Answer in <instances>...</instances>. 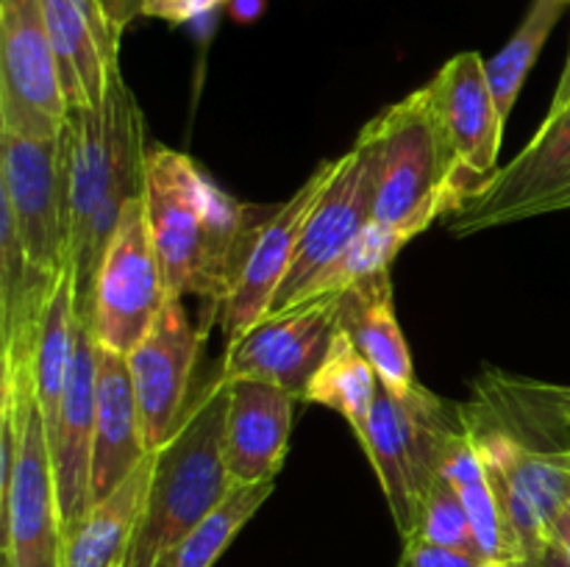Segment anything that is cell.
Segmentation results:
<instances>
[{"label":"cell","instance_id":"8d00e7d4","mask_svg":"<svg viewBox=\"0 0 570 567\" xmlns=\"http://www.w3.org/2000/svg\"><path fill=\"white\" fill-rule=\"evenodd\" d=\"M232 3L239 20H250V17L262 9V0H232Z\"/></svg>","mask_w":570,"mask_h":567},{"label":"cell","instance_id":"6da1fadb","mask_svg":"<svg viewBox=\"0 0 570 567\" xmlns=\"http://www.w3.org/2000/svg\"><path fill=\"white\" fill-rule=\"evenodd\" d=\"M145 122L137 98L117 72L100 109H70L59 137L67 215V272L76 315L89 322L95 276L122 209L142 195Z\"/></svg>","mask_w":570,"mask_h":567},{"label":"cell","instance_id":"484cf974","mask_svg":"<svg viewBox=\"0 0 570 567\" xmlns=\"http://www.w3.org/2000/svg\"><path fill=\"white\" fill-rule=\"evenodd\" d=\"M76 292H72L70 272H65L45 311L37 356H33V392H37V406L48 431L59 417L61 398L70 381L72 359H76Z\"/></svg>","mask_w":570,"mask_h":567},{"label":"cell","instance_id":"836d02e7","mask_svg":"<svg viewBox=\"0 0 570 567\" xmlns=\"http://www.w3.org/2000/svg\"><path fill=\"white\" fill-rule=\"evenodd\" d=\"M549 534H551V545H557V548H560L570 559V504L554 517Z\"/></svg>","mask_w":570,"mask_h":567},{"label":"cell","instance_id":"d6986e66","mask_svg":"<svg viewBox=\"0 0 570 567\" xmlns=\"http://www.w3.org/2000/svg\"><path fill=\"white\" fill-rule=\"evenodd\" d=\"M42 14L67 109H100L120 72V39L111 33L92 0H42Z\"/></svg>","mask_w":570,"mask_h":567},{"label":"cell","instance_id":"8992f818","mask_svg":"<svg viewBox=\"0 0 570 567\" xmlns=\"http://www.w3.org/2000/svg\"><path fill=\"white\" fill-rule=\"evenodd\" d=\"M570 209V103L549 111L532 142L443 217L456 237Z\"/></svg>","mask_w":570,"mask_h":567},{"label":"cell","instance_id":"d4e9b609","mask_svg":"<svg viewBox=\"0 0 570 567\" xmlns=\"http://www.w3.org/2000/svg\"><path fill=\"white\" fill-rule=\"evenodd\" d=\"M379 376L371 361L362 356L354 339L340 328L332 339L326 359L312 376L304 398L306 404L326 406L334 409L351 426L354 437L360 439L365 434L367 417H371L373 400H376Z\"/></svg>","mask_w":570,"mask_h":567},{"label":"cell","instance_id":"8fae6325","mask_svg":"<svg viewBox=\"0 0 570 567\" xmlns=\"http://www.w3.org/2000/svg\"><path fill=\"white\" fill-rule=\"evenodd\" d=\"M337 331L340 295L295 304L228 342L217 372L226 381H267L304 398Z\"/></svg>","mask_w":570,"mask_h":567},{"label":"cell","instance_id":"ab89813d","mask_svg":"<svg viewBox=\"0 0 570 567\" xmlns=\"http://www.w3.org/2000/svg\"><path fill=\"white\" fill-rule=\"evenodd\" d=\"M566 3H568V6H570V0H566Z\"/></svg>","mask_w":570,"mask_h":567},{"label":"cell","instance_id":"7c38bea8","mask_svg":"<svg viewBox=\"0 0 570 567\" xmlns=\"http://www.w3.org/2000/svg\"><path fill=\"white\" fill-rule=\"evenodd\" d=\"M376 137H373L371 126H365L356 137L354 148L337 159V170L306 215L293 261H289V270L284 276L271 315L282 311L321 267L343 253L371 226L373 206H376Z\"/></svg>","mask_w":570,"mask_h":567},{"label":"cell","instance_id":"9a60e30c","mask_svg":"<svg viewBox=\"0 0 570 567\" xmlns=\"http://www.w3.org/2000/svg\"><path fill=\"white\" fill-rule=\"evenodd\" d=\"M426 89L460 172L471 187H476L499 167L507 126L495 106L484 59L476 50L451 56Z\"/></svg>","mask_w":570,"mask_h":567},{"label":"cell","instance_id":"e0dca14e","mask_svg":"<svg viewBox=\"0 0 570 567\" xmlns=\"http://www.w3.org/2000/svg\"><path fill=\"white\" fill-rule=\"evenodd\" d=\"M295 395L267 381H228L223 459L234 487L276 481L287 459Z\"/></svg>","mask_w":570,"mask_h":567},{"label":"cell","instance_id":"83f0119b","mask_svg":"<svg viewBox=\"0 0 570 567\" xmlns=\"http://www.w3.org/2000/svg\"><path fill=\"white\" fill-rule=\"evenodd\" d=\"M273 487H276V481L234 487L228 498L200 526H195L156 567H215L223 550L243 531L245 523L271 498Z\"/></svg>","mask_w":570,"mask_h":567},{"label":"cell","instance_id":"277c9868","mask_svg":"<svg viewBox=\"0 0 570 567\" xmlns=\"http://www.w3.org/2000/svg\"><path fill=\"white\" fill-rule=\"evenodd\" d=\"M367 126L376 137V222L415 239L434 220L449 217L473 189L451 153L426 87L384 109Z\"/></svg>","mask_w":570,"mask_h":567},{"label":"cell","instance_id":"d6a6232c","mask_svg":"<svg viewBox=\"0 0 570 567\" xmlns=\"http://www.w3.org/2000/svg\"><path fill=\"white\" fill-rule=\"evenodd\" d=\"M92 3L98 6L100 17H104L106 26L111 28V33L120 39L122 31H126L137 17H142L145 0H92Z\"/></svg>","mask_w":570,"mask_h":567},{"label":"cell","instance_id":"e575fe53","mask_svg":"<svg viewBox=\"0 0 570 567\" xmlns=\"http://www.w3.org/2000/svg\"><path fill=\"white\" fill-rule=\"evenodd\" d=\"M512 567H570V559L560 548H557V545H549V548L540 550L538 556L518 561V565Z\"/></svg>","mask_w":570,"mask_h":567},{"label":"cell","instance_id":"603a6c76","mask_svg":"<svg viewBox=\"0 0 570 567\" xmlns=\"http://www.w3.org/2000/svg\"><path fill=\"white\" fill-rule=\"evenodd\" d=\"M154 454L65 534V567H122L148 495Z\"/></svg>","mask_w":570,"mask_h":567},{"label":"cell","instance_id":"f35d334b","mask_svg":"<svg viewBox=\"0 0 570 567\" xmlns=\"http://www.w3.org/2000/svg\"><path fill=\"white\" fill-rule=\"evenodd\" d=\"M482 567H510V565H501V561H484Z\"/></svg>","mask_w":570,"mask_h":567},{"label":"cell","instance_id":"f1b7e54d","mask_svg":"<svg viewBox=\"0 0 570 567\" xmlns=\"http://www.w3.org/2000/svg\"><path fill=\"white\" fill-rule=\"evenodd\" d=\"M406 242H410V239H406L404 233L393 231V228L373 220L371 226L343 250V253H337L326 267H321L284 309H289V306L295 304H306V300L328 298V295H343L348 292L354 284H360L362 278L373 276V272L379 270H390V265H393V259L401 253V248H404ZM273 315H276V311H273Z\"/></svg>","mask_w":570,"mask_h":567},{"label":"cell","instance_id":"1f68e13d","mask_svg":"<svg viewBox=\"0 0 570 567\" xmlns=\"http://www.w3.org/2000/svg\"><path fill=\"white\" fill-rule=\"evenodd\" d=\"M228 3L232 0H145L142 17L165 20L170 26H184V22L200 20V17L212 14V11Z\"/></svg>","mask_w":570,"mask_h":567},{"label":"cell","instance_id":"ac0fdd59","mask_svg":"<svg viewBox=\"0 0 570 567\" xmlns=\"http://www.w3.org/2000/svg\"><path fill=\"white\" fill-rule=\"evenodd\" d=\"M473 387L476 400L465 404L471 420L488 422L538 454L570 450V387L566 384L484 370Z\"/></svg>","mask_w":570,"mask_h":567},{"label":"cell","instance_id":"5b68a950","mask_svg":"<svg viewBox=\"0 0 570 567\" xmlns=\"http://www.w3.org/2000/svg\"><path fill=\"white\" fill-rule=\"evenodd\" d=\"M468 439L465 406L438 398L423 384L395 395L379 381L362 450L371 459L401 539L417 526V509L454 448Z\"/></svg>","mask_w":570,"mask_h":567},{"label":"cell","instance_id":"3957f363","mask_svg":"<svg viewBox=\"0 0 570 567\" xmlns=\"http://www.w3.org/2000/svg\"><path fill=\"white\" fill-rule=\"evenodd\" d=\"M228 381L217 372L189 404L170 442L154 450L148 495L122 567H156L234 489L223 459Z\"/></svg>","mask_w":570,"mask_h":567},{"label":"cell","instance_id":"30bf717a","mask_svg":"<svg viewBox=\"0 0 570 567\" xmlns=\"http://www.w3.org/2000/svg\"><path fill=\"white\" fill-rule=\"evenodd\" d=\"M0 211L14 222L28 259L61 278L67 272V215L59 139L0 131Z\"/></svg>","mask_w":570,"mask_h":567},{"label":"cell","instance_id":"74e56055","mask_svg":"<svg viewBox=\"0 0 570 567\" xmlns=\"http://www.w3.org/2000/svg\"><path fill=\"white\" fill-rule=\"evenodd\" d=\"M549 459L554 461V465H560L562 470L570 472V450H562V454H549Z\"/></svg>","mask_w":570,"mask_h":567},{"label":"cell","instance_id":"52a82bcc","mask_svg":"<svg viewBox=\"0 0 570 567\" xmlns=\"http://www.w3.org/2000/svg\"><path fill=\"white\" fill-rule=\"evenodd\" d=\"M167 298L170 295L145 220L142 195H137L122 209L95 276L89 309L95 342L117 354H131L150 331Z\"/></svg>","mask_w":570,"mask_h":567},{"label":"cell","instance_id":"d590c367","mask_svg":"<svg viewBox=\"0 0 570 567\" xmlns=\"http://www.w3.org/2000/svg\"><path fill=\"white\" fill-rule=\"evenodd\" d=\"M570 103V50H568V61H566V70H562L560 76V83H557V92H554V100H551V109H562V106Z\"/></svg>","mask_w":570,"mask_h":567},{"label":"cell","instance_id":"4316f807","mask_svg":"<svg viewBox=\"0 0 570 567\" xmlns=\"http://www.w3.org/2000/svg\"><path fill=\"white\" fill-rule=\"evenodd\" d=\"M566 6V0H532L527 17L510 37V42L493 59L484 61V72H488L490 89H493L495 106H499L504 122L510 120L512 106H515L518 94L527 83L529 70L543 53L546 42H549L551 31L560 22Z\"/></svg>","mask_w":570,"mask_h":567},{"label":"cell","instance_id":"4fadbf2b","mask_svg":"<svg viewBox=\"0 0 570 567\" xmlns=\"http://www.w3.org/2000/svg\"><path fill=\"white\" fill-rule=\"evenodd\" d=\"M181 300L170 295L142 342L126 354L150 454L170 442L187 415L195 361L204 342Z\"/></svg>","mask_w":570,"mask_h":567},{"label":"cell","instance_id":"ba28073f","mask_svg":"<svg viewBox=\"0 0 570 567\" xmlns=\"http://www.w3.org/2000/svg\"><path fill=\"white\" fill-rule=\"evenodd\" d=\"M337 170V159L323 161L304 181V187L289 200L267 209H256L243 245H239L237 265H234L228 289L220 304L209 311V320L220 322L228 334V342L248 334L256 322L271 315L284 276L293 261L301 228L306 215L315 206L317 195Z\"/></svg>","mask_w":570,"mask_h":567},{"label":"cell","instance_id":"4dcf8cb0","mask_svg":"<svg viewBox=\"0 0 570 567\" xmlns=\"http://www.w3.org/2000/svg\"><path fill=\"white\" fill-rule=\"evenodd\" d=\"M484 561L488 559H482L476 554H468V550L429 543L423 537H410L404 539L399 567H482Z\"/></svg>","mask_w":570,"mask_h":567},{"label":"cell","instance_id":"9c48e42d","mask_svg":"<svg viewBox=\"0 0 570 567\" xmlns=\"http://www.w3.org/2000/svg\"><path fill=\"white\" fill-rule=\"evenodd\" d=\"M67 111L42 0H0V131L59 139Z\"/></svg>","mask_w":570,"mask_h":567},{"label":"cell","instance_id":"5bb4252c","mask_svg":"<svg viewBox=\"0 0 570 567\" xmlns=\"http://www.w3.org/2000/svg\"><path fill=\"white\" fill-rule=\"evenodd\" d=\"M6 567H65V523L42 411L28 417L9 487L0 493Z\"/></svg>","mask_w":570,"mask_h":567},{"label":"cell","instance_id":"44dd1931","mask_svg":"<svg viewBox=\"0 0 570 567\" xmlns=\"http://www.w3.org/2000/svg\"><path fill=\"white\" fill-rule=\"evenodd\" d=\"M61 278H50L28 259L17 228L0 211V350L3 381L33 378L45 311Z\"/></svg>","mask_w":570,"mask_h":567},{"label":"cell","instance_id":"cb8c5ba5","mask_svg":"<svg viewBox=\"0 0 570 567\" xmlns=\"http://www.w3.org/2000/svg\"><path fill=\"white\" fill-rule=\"evenodd\" d=\"M443 476H449L454 481L456 493H460L462 504H465L484 559L501 561V565L510 567L518 565L523 559L521 545H518L515 531H512L510 520H507L504 509H501L499 495H495L493 484H490L488 467H484L479 450L473 448L471 434L449 456V461L443 467Z\"/></svg>","mask_w":570,"mask_h":567},{"label":"cell","instance_id":"f546056e","mask_svg":"<svg viewBox=\"0 0 570 567\" xmlns=\"http://www.w3.org/2000/svg\"><path fill=\"white\" fill-rule=\"evenodd\" d=\"M412 537H423L429 543L468 550V554H476L484 559L465 504H462L460 493H456L454 481L449 476H438V481L423 495L421 509H417V526Z\"/></svg>","mask_w":570,"mask_h":567},{"label":"cell","instance_id":"7a4b0ae2","mask_svg":"<svg viewBox=\"0 0 570 567\" xmlns=\"http://www.w3.org/2000/svg\"><path fill=\"white\" fill-rule=\"evenodd\" d=\"M142 203L167 295L206 298L212 311L226 295L256 206L234 200L193 156L167 145H150L145 156Z\"/></svg>","mask_w":570,"mask_h":567},{"label":"cell","instance_id":"7402d4cb","mask_svg":"<svg viewBox=\"0 0 570 567\" xmlns=\"http://www.w3.org/2000/svg\"><path fill=\"white\" fill-rule=\"evenodd\" d=\"M340 328L354 339L390 392L404 395L417 387L410 345L395 317L390 270L373 272L340 295Z\"/></svg>","mask_w":570,"mask_h":567},{"label":"cell","instance_id":"2e32d148","mask_svg":"<svg viewBox=\"0 0 570 567\" xmlns=\"http://www.w3.org/2000/svg\"><path fill=\"white\" fill-rule=\"evenodd\" d=\"M98 404V342L87 320L78 317L76 359L61 398L59 417L48 431L56 498L65 534L92 509V445Z\"/></svg>","mask_w":570,"mask_h":567},{"label":"cell","instance_id":"ffe728a7","mask_svg":"<svg viewBox=\"0 0 570 567\" xmlns=\"http://www.w3.org/2000/svg\"><path fill=\"white\" fill-rule=\"evenodd\" d=\"M150 456L142 415L134 395L126 354L98 345V404H95L92 504L115 493Z\"/></svg>","mask_w":570,"mask_h":567}]
</instances>
